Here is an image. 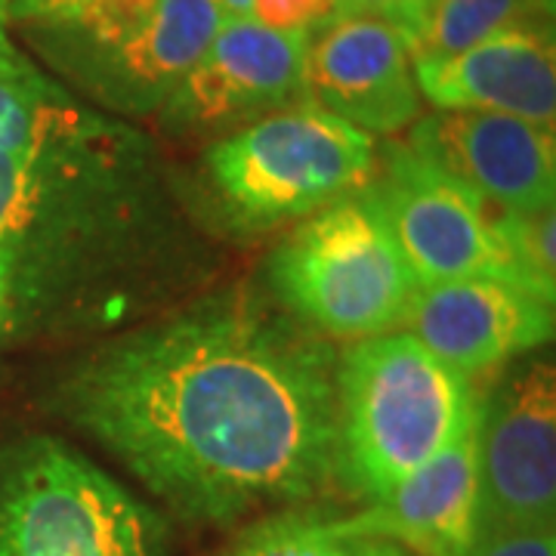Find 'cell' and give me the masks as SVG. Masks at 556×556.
<instances>
[{"mask_svg": "<svg viewBox=\"0 0 556 556\" xmlns=\"http://www.w3.org/2000/svg\"><path fill=\"white\" fill-rule=\"evenodd\" d=\"M13 313H16V306H13V273H10L7 257L0 254V343H3Z\"/></svg>", "mask_w": 556, "mask_h": 556, "instance_id": "44dd1931", "label": "cell"}, {"mask_svg": "<svg viewBox=\"0 0 556 556\" xmlns=\"http://www.w3.org/2000/svg\"><path fill=\"white\" fill-rule=\"evenodd\" d=\"M217 556H415L353 517H325L306 507L273 510L241 529Z\"/></svg>", "mask_w": 556, "mask_h": 556, "instance_id": "2e32d148", "label": "cell"}, {"mask_svg": "<svg viewBox=\"0 0 556 556\" xmlns=\"http://www.w3.org/2000/svg\"><path fill=\"white\" fill-rule=\"evenodd\" d=\"M375 164V137L300 102L219 137L204 155V177L229 217L263 232L368 186Z\"/></svg>", "mask_w": 556, "mask_h": 556, "instance_id": "277c9868", "label": "cell"}, {"mask_svg": "<svg viewBox=\"0 0 556 556\" xmlns=\"http://www.w3.org/2000/svg\"><path fill=\"white\" fill-rule=\"evenodd\" d=\"M412 65L420 100L437 112H492L554 127V16L519 22L460 53Z\"/></svg>", "mask_w": 556, "mask_h": 556, "instance_id": "4fadbf2b", "label": "cell"}, {"mask_svg": "<svg viewBox=\"0 0 556 556\" xmlns=\"http://www.w3.org/2000/svg\"><path fill=\"white\" fill-rule=\"evenodd\" d=\"M501 232L514 254L519 278L541 298L556 300V251H554V207L529 214H497Z\"/></svg>", "mask_w": 556, "mask_h": 556, "instance_id": "d6986e66", "label": "cell"}, {"mask_svg": "<svg viewBox=\"0 0 556 556\" xmlns=\"http://www.w3.org/2000/svg\"><path fill=\"white\" fill-rule=\"evenodd\" d=\"M217 7L219 20H241L254 16V0H211Z\"/></svg>", "mask_w": 556, "mask_h": 556, "instance_id": "603a6c76", "label": "cell"}, {"mask_svg": "<svg viewBox=\"0 0 556 556\" xmlns=\"http://www.w3.org/2000/svg\"><path fill=\"white\" fill-rule=\"evenodd\" d=\"M353 519L415 556L470 554L479 535V417L445 452Z\"/></svg>", "mask_w": 556, "mask_h": 556, "instance_id": "9a60e30c", "label": "cell"}, {"mask_svg": "<svg viewBox=\"0 0 556 556\" xmlns=\"http://www.w3.org/2000/svg\"><path fill=\"white\" fill-rule=\"evenodd\" d=\"M20 50L10 40V0H0V60H13Z\"/></svg>", "mask_w": 556, "mask_h": 556, "instance_id": "7402d4cb", "label": "cell"}, {"mask_svg": "<svg viewBox=\"0 0 556 556\" xmlns=\"http://www.w3.org/2000/svg\"><path fill=\"white\" fill-rule=\"evenodd\" d=\"M467 556H556V532L554 526H489Z\"/></svg>", "mask_w": 556, "mask_h": 556, "instance_id": "ffe728a7", "label": "cell"}, {"mask_svg": "<svg viewBox=\"0 0 556 556\" xmlns=\"http://www.w3.org/2000/svg\"><path fill=\"white\" fill-rule=\"evenodd\" d=\"M306 97L325 112L393 137L420 118V90L405 35L378 13H343L309 38Z\"/></svg>", "mask_w": 556, "mask_h": 556, "instance_id": "30bf717a", "label": "cell"}, {"mask_svg": "<svg viewBox=\"0 0 556 556\" xmlns=\"http://www.w3.org/2000/svg\"><path fill=\"white\" fill-rule=\"evenodd\" d=\"M0 152L80 167H149V142L105 118L25 56L0 60Z\"/></svg>", "mask_w": 556, "mask_h": 556, "instance_id": "5bb4252c", "label": "cell"}, {"mask_svg": "<svg viewBox=\"0 0 556 556\" xmlns=\"http://www.w3.org/2000/svg\"><path fill=\"white\" fill-rule=\"evenodd\" d=\"M68 420L189 522L232 526L338 485V356L291 313L211 300L78 362Z\"/></svg>", "mask_w": 556, "mask_h": 556, "instance_id": "6da1fadb", "label": "cell"}, {"mask_svg": "<svg viewBox=\"0 0 556 556\" xmlns=\"http://www.w3.org/2000/svg\"><path fill=\"white\" fill-rule=\"evenodd\" d=\"M556 371L535 358L479 412V529L554 526Z\"/></svg>", "mask_w": 556, "mask_h": 556, "instance_id": "9c48e42d", "label": "cell"}, {"mask_svg": "<svg viewBox=\"0 0 556 556\" xmlns=\"http://www.w3.org/2000/svg\"><path fill=\"white\" fill-rule=\"evenodd\" d=\"M554 16V0H420L402 20L412 62L452 56L519 22Z\"/></svg>", "mask_w": 556, "mask_h": 556, "instance_id": "e0dca14e", "label": "cell"}, {"mask_svg": "<svg viewBox=\"0 0 556 556\" xmlns=\"http://www.w3.org/2000/svg\"><path fill=\"white\" fill-rule=\"evenodd\" d=\"M0 556H167L155 507L60 439L0 457Z\"/></svg>", "mask_w": 556, "mask_h": 556, "instance_id": "5b68a950", "label": "cell"}, {"mask_svg": "<svg viewBox=\"0 0 556 556\" xmlns=\"http://www.w3.org/2000/svg\"><path fill=\"white\" fill-rule=\"evenodd\" d=\"M554 303L514 278L439 281L417 288L402 331L473 378L551 343Z\"/></svg>", "mask_w": 556, "mask_h": 556, "instance_id": "8fae6325", "label": "cell"}, {"mask_svg": "<svg viewBox=\"0 0 556 556\" xmlns=\"http://www.w3.org/2000/svg\"><path fill=\"white\" fill-rule=\"evenodd\" d=\"M467 375L415 334L390 331L350 343L338 358V485L375 504L479 417Z\"/></svg>", "mask_w": 556, "mask_h": 556, "instance_id": "7a4b0ae2", "label": "cell"}, {"mask_svg": "<svg viewBox=\"0 0 556 556\" xmlns=\"http://www.w3.org/2000/svg\"><path fill=\"white\" fill-rule=\"evenodd\" d=\"M159 0H10L22 31H100L149 13Z\"/></svg>", "mask_w": 556, "mask_h": 556, "instance_id": "ac0fdd59", "label": "cell"}, {"mask_svg": "<svg viewBox=\"0 0 556 556\" xmlns=\"http://www.w3.org/2000/svg\"><path fill=\"white\" fill-rule=\"evenodd\" d=\"M309 35L269 28L254 16L223 20L201 60L179 80L159 121L177 137H226L306 97Z\"/></svg>", "mask_w": 556, "mask_h": 556, "instance_id": "ba28073f", "label": "cell"}, {"mask_svg": "<svg viewBox=\"0 0 556 556\" xmlns=\"http://www.w3.org/2000/svg\"><path fill=\"white\" fill-rule=\"evenodd\" d=\"M405 142L495 211L529 214L554 207V127L492 112L433 109V115H420L408 127Z\"/></svg>", "mask_w": 556, "mask_h": 556, "instance_id": "7c38bea8", "label": "cell"}, {"mask_svg": "<svg viewBox=\"0 0 556 556\" xmlns=\"http://www.w3.org/2000/svg\"><path fill=\"white\" fill-rule=\"evenodd\" d=\"M211 0H159L100 31H28L56 72L115 115H159L219 28Z\"/></svg>", "mask_w": 556, "mask_h": 556, "instance_id": "8992f818", "label": "cell"}, {"mask_svg": "<svg viewBox=\"0 0 556 556\" xmlns=\"http://www.w3.org/2000/svg\"><path fill=\"white\" fill-rule=\"evenodd\" d=\"M368 186L420 288L477 276L522 281L501 232V211L489 207L405 139L380 149Z\"/></svg>", "mask_w": 556, "mask_h": 556, "instance_id": "52a82bcc", "label": "cell"}, {"mask_svg": "<svg viewBox=\"0 0 556 556\" xmlns=\"http://www.w3.org/2000/svg\"><path fill=\"white\" fill-rule=\"evenodd\" d=\"M269 281L285 313L350 343L399 331L420 288L371 186L300 219L269 260Z\"/></svg>", "mask_w": 556, "mask_h": 556, "instance_id": "3957f363", "label": "cell"}]
</instances>
